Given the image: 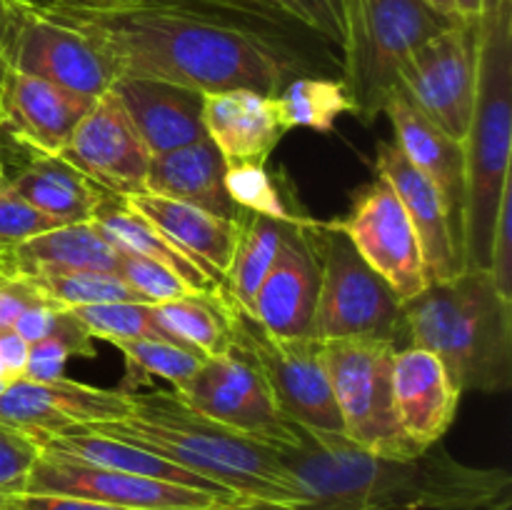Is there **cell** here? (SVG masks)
<instances>
[{"instance_id": "cell-45", "label": "cell", "mask_w": 512, "mask_h": 510, "mask_svg": "<svg viewBox=\"0 0 512 510\" xmlns=\"http://www.w3.org/2000/svg\"><path fill=\"white\" fill-rule=\"evenodd\" d=\"M60 308H63V305L53 303V300H48V298L38 300V303H33L30 308H25L23 313L15 318L13 330L28 345L38 343V340L48 338V335L53 333V325H55V318H58Z\"/></svg>"}, {"instance_id": "cell-18", "label": "cell", "mask_w": 512, "mask_h": 510, "mask_svg": "<svg viewBox=\"0 0 512 510\" xmlns=\"http://www.w3.org/2000/svg\"><path fill=\"white\" fill-rule=\"evenodd\" d=\"M383 115H388L395 130V145L403 150L420 175L433 183L448 210L455 238L465 250V153L463 145L445 135L408 95L395 85L385 103Z\"/></svg>"}, {"instance_id": "cell-17", "label": "cell", "mask_w": 512, "mask_h": 510, "mask_svg": "<svg viewBox=\"0 0 512 510\" xmlns=\"http://www.w3.org/2000/svg\"><path fill=\"white\" fill-rule=\"evenodd\" d=\"M128 410L130 395L123 390L98 388L70 378L50 383L18 378L10 380L0 393V423L28 433L30 438L118 420L128 415Z\"/></svg>"}, {"instance_id": "cell-55", "label": "cell", "mask_w": 512, "mask_h": 510, "mask_svg": "<svg viewBox=\"0 0 512 510\" xmlns=\"http://www.w3.org/2000/svg\"><path fill=\"white\" fill-rule=\"evenodd\" d=\"M5 185V173H3V160H0V188Z\"/></svg>"}, {"instance_id": "cell-42", "label": "cell", "mask_w": 512, "mask_h": 510, "mask_svg": "<svg viewBox=\"0 0 512 510\" xmlns=\"http://www.w3.org/2000/svg\"><path fill=\"white\" fill-rule=\"evenodd\" d=\"M488 273L495 288L512 300V180L505 185L503 200L498 208V220L493 230V245H490Z\"/></svg>"}, {"instance_id": "cell-46", "label": "cell", "mask_w": 512, "mask_h": 510, "mask_svg": "<svg viewBox=\"0 0 512 510\" xmlns=\"http://www.w3.org/2000/svg\"><path fill=\"white\" fill-rule=\"evenodd\" d=\"M28 348L30 345L13 328H0V368H3L8 383L23 378Z\"/></svg>"}, {"instance_id": "cell-53", "label": "cell", "mask_w": 512, "mask_h": 510, "mask_svg": "<svg viewBox=\"0 0 512 510\" xmlns=\"http://www.w3.org/2000/svg\"><path fill=\"white\" fill-rule=\"evenodd\" d=\"M10 498H13V495H5V493H0V510H8V505H10Z\"/></svg>"}, {"instance_id": "cell-21", "label": "cell", "mask_w": 512, "mask_h": 510, "mask_svg": "<svg viewBox=\"0 0 512 510\" xmlns=\"http://www.w3.org/2000/svg\"><path fill=\"white\" fill-rule=\"evenodd\" d=\"M463 390L450 378L448 368L425 348L395 350L393 400L400 428L415 448L440 443L458 413Z\"/></svg>"}, {"instance_id": "cell-23", "label": "cell", "mask_w": 512, "mask_h": 510, "mask_svg": "<svg viewBox=\"0 0 512 510\" xmlns=\"http://www.w3.org/2000/svg\"><path fill=\"white\" fill-rule=\"evenodd\" d=\"M203 128L228 165H265L285 135L273 98L245 88L205 95Z\"/></svg>"}, {"instance_id": "cell-40", "label": "cell", "mask_w": 512, "mask_h": 510, "mask_svg": "<svg viewBox=\"0 0 512 510\" xmlns=\"http://www.w3.org/2000/svg\"><path fill=\"white\" fill-rule=\"evenodd\" d=\"M40 458V445L28 433L0 423V493L18 495L25 490L35 460Z\"/></svg>"}, {"instance_id": "cell-5", "label": "cell", "mask_w": 512, "mask_h": 510, "mask_svg": "<svg viewBox=\"0 0 512 510\" xmlns=\"http://www.w3.org/2000/svg\"><path fill=\"white\" fill-rule=\"evenodd\" d=\"M478 88L465 153V270H488L512 158V13L478 23Z\"/></svg>"}, {"instance_id": "cell-41", "label": "cell", "mask_w": 512, "mask_h": 510, "mask_svg": "<svg viewBox=\"0 0 512 510\" xmlns=\"http://www.w3.org/2000/svg\"><path fill=\"white\" fill-rule=\"evenodd\" d=\"M270 5L293 18L295 23L305 25L313 33L343 45V13L340 0H268Z\"/></svg>"}, {"instance_id": "cell-30", "label": "cell", "mask_w": 512, "mask_h": 510, "mask_svg": "<svg viewBox=\"0 0 512 510\" xmlns=\"http://www.w3.org/2000/svg\"><path fill=\"white\" fill-rule=\"evenodd\" d=\"M155 315L180 345L203 358L223 355L233 348L230 295L223 285L158 303Z\"/></svg>"}, {"instance_id": "cell-50", "label": "cell", "mask_w": 512, "mask_h": 510, "mask_svg": "<svg viewBox=\"0 0 512 510\" xmlns=\"http://www.w3.org/2000/svg\"><path fill=\"white\" fill-rule=\"evenodd\" d=\"M455 10L460 18L475 20L480 15V0H455Z\"/></svg>"}, {"instance_id": "cell-37", "label": "cell", "mask_w": 512, "mask_h": 510, "mask_svg": "<svg viewBox=\"0 0 512 510\" xmlns=\"http://www.w3.org/2000/svg\"><path fill=\"white\" fill-rule=\"evenodd\" d=\"M225 188H228L230 200L240 210H245V213L265 215V218L285 220V223L308 218V215H295L285 205L283 195H280L278 185H275L273 175L265 170V165H228V170H225Z\"/></svg>"}, {"instance_id": "cell-27", "label": "cell", "mask_w": 512, "mask_h": 510, "mask_svg": "<svg viewBox=\"0 0 512 510\" xmlns=\"http://www.w3.org/2000/svg\"><path fill=\"white\" fill-rule=\"evenodd\" d=\"M33 440L40 445V450H55V453L70 455V458L83 460V463L98 465V468L143 475V478L165 480V483L188 485V488L210 490V493H225L223 488L213 485L210 480L170 463L163 455L150 453V450L140 448V445L125 443V440L113 438V435H103L98 430L80 428V425L78 428L60 430V433L38 435Z\"/></svg>"}, {"instance_id": "cell-25", "label": "cell", "mask_w": 512, "mask_h": 510, "mask_svg": "<svg viewBox=\"0 0 512 510\" xmlns=\"http://www.w3.org/2000/svg\"><path fill=\"white\" fill-rule=\"evenodd\" d=\"M228 163L210 138L150 158L145 193L195 205L218 218L238 220L245 210L230 200L225 188Z\"/></svg>"}, {"instance_id": "cell-12", "label": "cell", "mask_w": 512, "mask_h": 510, "mask_svg": "<svg viewBox=\"0 0 512 510\" xmlns=\"http://www.w3.org/2000/svg\"><path fill=\"white\" fill-rule=\"evenodd\" d=\"M175 395L215 423L263 440L275 450L295 440L293 423L278 413L263 375L235 348L205 358L193 378L175 388Z\"/></svg>"}, {"instance_id": "cell-10", "label": "cell", "mask_w": 512, "mask_h": 510, "mask_svg": "<svg viewBox=\"0 0 512 510\" xmlns=\"http://www.w3.org/2000/svg\"><path fill=\"white\" fill-rule=\"evenodd\" d=\"M23 493L75 495L133 510H258L230 493L98 468L55 450H40Z\"/></svg>"}, {"instance_id": "cell-22", "label": "cell", "mask_w": 512, "mask_h": 510, "mask_svg": "<svg viewBox=\"0 0 512 510\" xmlns=\"http://www.w3.org/2000/svg\"><path fill=\"white\" fill-rule=\"evenodd\" d=\"M110 93L153 155L208 138L203 128L205 95L153 78H115Z\"/></svg>"}, {"instance_id": "cell-2", "label": "cell", "mask_w": 512, "mask_h": 510, "mask_svg": "<svg viewBox=\"0 0 512 510\" xmlns=\"http://www.w3.org/2000/svg\"><path fill=\"white\" fill-rule=\"evenodd\" d=\"M278 448L300 490L293 508L265 510H483L505 498L510 473L475 468L435 443L413 458H390L350 443L343 433L295 425Z\"/></svg>"}, {"instance_id": "cell-8", "label": "cell", "mask_w": 512, "mask_h": 510, "mask_svg": "<svg viewBox=\"0 0 512 510\" xmlns=\"http://www.w3.org/2000/svg\"><path fill=\"white\" fill-rule=\"evenodd\" d=\"M343 435L358 448L390 458L423 453L400 428L393 400L395 343L378 338L320 340Z\"/></svg>"}, {"instance_id": "cell-11", "label": "cell", "mask_w": 512, "mask_h": 510, "mask_svg": "<svg viewBox=\"0 0 512 510\" xmlns=\"http://www.w3.org/2000/svg\"><path fill=\"white\" fill-rule=\"evenodd\" d=\"M398 88L453 140L463 145L478 88V25L458 20L405 58Z\"/></svg>"}, {"instance_id": "cell-6", "label": "cell", "mask_w": 512, "mask_h": 510, "mask_svg": "<svg viewBox=\"0 0 512 510\" xmlns=\"http://www.w3.org/2000/svg\"><path fill=\"white\" fill-rule=\"evenodd\" d=\"M340 13L343 83L353 113L365 125L383 115L405 58L425 40L463 20L440 13L425 0H340Z\"/></svg>"}, {"instance_id": "cell-14", "label": "cell", "mask_w": 512, "mask_h": 510, "mask_svg": "<svg viewBox=\"0 0 512 510\" xmlns=\"http://www.w3.org/2000/svg\"><path fill=\"white\" fill-rule=\"evenodd\" d=\"M333 225L348 235L360 258L403 303L428 285L418 233L395 190L380 175L355 198L353 210Z\"/></svg>"}, {"instance_id": "cell-16", "label": "cell", "mask_w": 512, "mask_h": 510, "mask_svg": "<svg viewBox=\"0 0 512 510\" xmlns=\"http://www.w3.org/2000/svg\"><path fill=\"white\" fill-rule=\"evenodd\" d=\"M313 218L283 225L278 255L253 300V318L283 338H313L318 308L320 258L313 238Z\"/></svg>"}, {"instance_id": "cell-1", "label": "cell", "mask_w": 512, "mask_h": 510, "mask_svg": "<svg viewBox=\"0 0 512 510\" xmlns=\"http://www.w3.org/2000/svg\"><path fill=\"white\" fill-rule=\"evenodd\" d=\"M38 10V8H35ZM90 40L115 78H153L198 93L255 90L290 80V58L258 30L155 0L110 10H43Z\"/></svg>"}, {"instance_id": "cell-32", "label": "cell", "mask_w": 512, "mask_h": 510, "mask_svg": "<svg viewBox=\"0 0 512 510\" xmlns=\"http://www.w3.org/2000/svg\"><path fill=\"white\" fill-rule=\"evenodd\" d=\"M275 115L283 130L313 128L330 133L340 115L353 113L348 88L343 80L333 78H293L273 95Z\"/></svg>"}, {"instance_id": "cell-48", "label": "cell", "mask_w": 512, "mask_h": 510, "mask_svg": "<svg viewBox=\"0 0 512 510\" xmlns=\"http://www.w3.org/2000/svg\"><path fill=\"white\" fill-rule=\"evenodd\" d=\"M15 0H0V88H3L5 73H8V40L13 28Z\"/></svg>"}, {"instance_id": "cell-7", "label": "cell", "mask_w": 512, "mask_h": 510, "mask_svg": "<svg viewBox=\"0 0 512 510\" xmlns=\"http://www.w3.org/2000/svg\"><path fill=\"white\" fill-rule=\"evenodd\" d=\"M313 238L320 258L313 338H378L403 348V300L398 293L360 258L348 235L333 223L315 220Z\"/></svg>"}, {"instance_id": "cell-54", "label": "cell", "mask_w": 512, "mask_h": 510, "mask_svg": "<svg viewBox=\"0 0 512 510\" xmlns=\"http://www.w3.org/2000/svg\"><path fill=\"white\" fill-rule=\"evenodd\" d=\"M0 275H5V248H0Z\"/></svg>"}, {"instance_id": "cell-57", "label": "cell", "mask_w": 512, "mask_h": 510, "mask_svg": "<svg viewBox=\"0 0 512 510\" xmlns=\"http://www.w3.org/2000/svg\"><path fill=\"white\" fill-rule=\"evenodd\" d=\"M5 385H8V383H0V393H3V388H5Z\"/></svg>"}, {"instance_id": "cell-9", "label": "cell", "mask_w": 512, "mask_h": 510, "mask_svg": "<svg viewBox=\"0 0 512 510\" xmlns=\"http://www.w3.org/2000/svg\"><path fill=\"white\" fill-rule=\"evenodd\" d=\"M230 330L233 348L258 368L285 420L325 433H343V418L330 388L320 340L273 335L253 313L235 305L233 298Z\"/></svg>"}, {"instance_id": "cell-39", "label": "cell", "mask_w": 512, "mask_h": 510, "mask_svg": "<svg viewBox=\"0 0 512 510\" xmlns=\"http://www.w3.org/2000/svg\"><path fill=\"white\" fill-rule=\"evenodd\" d=\"M53 228H60L58 220L40 213L8 185L0 188V248H15V245Z\"/></svg>"}, {"instance_id": "cell-15", "label": "cell", "mask_w": 512, "mask_h": 510, "mask_svg": "<svg viewBox=\"0 0 512 510\" xmlns=\"http://www.w3.org/2000/svg\"><path fill=\"white\" fill-rule=\"evenodd\" d=\"M60 158L68 160L105 193L128 198L145 193V175L153 153L145 148L123 105L108 90L93 100L60 150Z\"/></svg>"}, {"instance_id": "cell-36", "label": "cell", "mask_w": 512, "mask_h": 510, "mask_svg": "<svg viewBox=\"0 0 512 510\" xmlns=\"http://www.w3.org/2000/svg\"><path fill=\"white\" fill-rule=\"evenodd\" d=\"M40 293L63 308H83V305L103 303H128V300H143L123 283L118 273L105 270H75V273H53L28 278Z\"/></svg>"}, {"instance_id": "cell-47", "label": "cell", "mask_w": 512, "mask_h": 510, "mask_svg": "<svg viewBox=\"0 0 512 510\" xmlns=\"http://www.w3.org/2000/svg\"><path fill=\"white\" fill-rule=\"evenodd\" d=\"M20 3L38 10H110L140 3V0H20Z\"/></svg>"}, {"instance_id": "cell-29", "label": "cell", "mask_w": 512, "mask_h": 510, "mask_svg": "<svg viewBox=\"0 0 512 510\" xmlns=\"http://www.w3.org/2000/svg\"><path fill=\"white\" fill-rule=\"evenodd\" d=\"M93 223L103 230L105 238L113 245H118L123 253L140 255V258L155 260V263L165 265L173 270L175 275L190 283L198 290H213L220 288L218 283L205 275V270L198 263L188 258L178 245L170 243L148 218L138 213L133 205L120 195L105 193L103 200L98 203L93 213Z\"/></svg>"}, {"instance_id": "cell-20", "label": "cell", "mask_w": 512, "mask_h": 510, "mask_svg": "<svg viewBox=\"0 0 512 510\" xmlns=\"http://www.w3.org/2000/svg\"><path fill=\"white\" fill-rule=\"evenodd\" d=\"M375 168H378L380 178L395 190L410 223H413L415 233H418L428 283H440V280L455 278L458 273H463V243L455 238L448 210H445L433 183L410 165V160L395 145V140L393 143L380 140L378 153H375Z\"/></svg>"}, {"instance_id": "cell-34", "label": "cell", "mask_w": 512, "mask_h": 510, "mask_svg": "<svg viewBox=\"0 0 512 510\" xmlns=\"http://www.w3.org/2000/svg\"><path fill=\"white\" fill-rule=\"evenodd\" d=\"M70 355L95 358L98 350H95L93 335L85 328L83 320L70 308H60L53 333L38 343H30L23 378L33 380V383H50V380L65 378V363H68Z\"/></svg>"}, {"instance_id": "cell-31", "label": "cell", "mask_w": 512, "mask_h": 510, "mask_svg": "<svg viewBox=\"0 0 512 510\" xmlns=\"http://www.w3.org/2000/svg\"><path fill=\"white\" fill-rule=\"evenodd\" d=\"M283 225L285 220L265 218V215L255 213L243 215L238 243H235V253L228 273H225L223 288L228 290L235 305H240L248 313L253 308L260 283L268 275L270 265L275 263L280 238H283Z\"/></svg>"}, {"instance_id": "cell-19", "label": "cell", "mask_w": 512, "mask_h": 510, "mask_svg": "<svg viewBox=\"0 0 512 510\" xmlns=\"http://www.w3.org/2000/svg\"><path fill=\"white\" fill-rule=\"evenodd\" d=\"M93 98L8 70L0 88V130H8L33 153L60 155Z\"/></svg>"}, {"instance_id": "cell-28", "label": "cell", "mask_w": 512, "mask_h": 510, "mask_svg": "<svg viewBox=\"0 0 512 510\" xmlns=\"http://www.w3.org/2000/svg\"><path fill=\"white\" fill-rule=\"evenodd\" d=\"M5 185L60 225L93 220L95 208L105 195L103 188L85 178L68 160L45 153H35L15 178L5 180Z\"/></svg>"}, {"instance_id": "cell-35", "label": "cell", "mask_w": 512, "mask_h": 510, "mask_svg": "<svg viewBox=\"0 0 512 510\" xmlns=\"http://www.w3.org/2000/svg\"><path fill=\"white\" fill-rule=\"evenodd\" d=\"M93 338H103L108 343L113 340H165V343L180 345L170 335V330L155 315V305L138 303H103V305H83V308H70ZM185 348V345H183Z\"/></svg>"}, {"instance_id": "cell-56", "label": "cell", "mask_w": 512, "mask_h": 510, "mask_svg": "<svg viewBox=\"0 0 512 510\" xmlns=\"http://www.w3.org/2000/svg\"><path fill=\"white\" fill-rule=\"evenodd\" d=\"M0 383H8V378H5V373H3V368H0Z\"/></svg>"}, {"instance_id": "cell-3", "label": "cell", "mask_w": 512, "mask_h": 510, "mask_svg": "<svg viewBox=\"0 0 512 510\" xmlns=\"http://www.w3.org/2000/svg\"><path fill=\"white\" fill-rule=\"evenodd\" d=\"M80 428L163 455L258 510L300 503L298 485L273 445L215 423L185 405L175 390L133 393L128 415Z\"/></svg>"}, {"instance_id": "cell-49", "label": "cell", "mask_w": 512, "mask_h": 510, "mask_svg": "<svg viewBox=\"0 0 512 510\" xmlns=\"http://www.w3.org/2000/svg\"><path fill=\"white\" fill-rule=\"evenodd\" d=\"M508 13H512V0H480V15L475 20L478 23H490V20Z\"/></svg>"}, {"instance_id": "cell-24", "label": "cell", "mask_w": 512, "mask_h": 510, "mask_svg": "<svg viewBox=\"0 0 512 510\" xmlns=\"http://www.w3.org/2000/svg\"><path fill=\"white\" fill-rule=\"evenodd\" d=\"M125 200L143 218H148L170 243L178 245L193 263H198L213 283H225L245 213L238 220L218 218L195 205L160 198L153 193H135Z\"/></svg>"}, {"instance_id": "cell-4", "label": "cell", "mask_w": 512, "mask_h": 510, "mask_svg": "<svg viewBox=\"0 0 512 510\" xmlns=\"http://www.w3.org/2000/svg\"><path fill=\"white\" fill-rule=\"evenodd\" d=\"M405 345L438 355L460 390L505 393L512 385V300L488 270L428 283L403 303Z\"/></svg>"}, {"instance_id": "cell-13", "label": "cell", "mask_w": 512, "mask_h": 510, "mask_svg": "<svg viewBox=\"0 0 512 510\" xmlns=\"http://www.w3.org/2000/svg\"><path fill=\"white\" fill-rule=\"evenodd\" d=\"M8 68L93 100L108 93L115 80L108 60L85 35L20 0L10 28Z\"/></svg>"}, {"instance_id": "cell-52", "label": "cell", "mask_w": 512, "mask_h": 510, "mask_svg": "<svg viewBox=\"0 0 512 510\" xmlns=\"http://www.w3.org/2000/svg\"><path fill=\"white\" fill-rule=\"evenodd\" d=\"M488 510H510V498H508V495H505V498H500L498 503L490 505Z\"/></svg>"}, {"instance_id": "cell-38", "label": "cell", "mask_w": 512, "mask_h": 510, "mask_svg": "<svg viewBox=\"0 0 512 510\" xmlns=\"http://www.w3.org/2000/svg\"><path fill=\"white\" fill-rule=\"evenodd\" d=\"M118 275L123 278V283L128 285L140 300H143V303H150V305L183 298V295H190V293H200L198 288L185 283V280L180 278V275H175L173 270L155 263V260L140 258V255L123 253Z\"/></svg>"}, {"instance_id": "cell-26", "label": "cell", "mask_w": 512, "mask_h": 510, "mask_svg": "<svg viewBox=\"0 0 512 510\" xmlns=\"http://www.w3.org/2000/svg\"><path fill=\"white\" fill-rule=\"evenodd\" d=\"M120 260H123V250L110 243L93 220H88V223L60 225L15 248H8L5 250V275L38 278V275L75 273V270L118 273Z\"/></svg>"}, {"instance_id": "cell-44", "label": "cell", "mask_w": 512, "mask_h": 510, "mask_svg": "<svg viewBox=\"0 0 512 510\" xmlns=\"http://www.w3.org/2000/svg\"><path fill=\"white\" fill-rule=\"evenodd\" d=\"M8 510H133L120 505L100 503L75 495H45V493H18L10 498Z\"/></svg>"}, {"instance_id": "cell-51", "label": "cell", "mask_w": 512, "mask_h": 510, "mask_svg": "<svg viewBox=\"0 0 512 510\" xmlns=\"http://www.w3.org/2000/svg\"><path fill=\"white\" fill-rule=\"evenodd\" d=\"M428 5H433L435 10H440V13L445 15H453V18H460L458 10H455V0H425Z\"/></svg>"}, {"instance_id": "cell-33", "label": "cell", "mask_w": 512, "mask_h": 510, "mask_svg": "<svg viewBox=\"0 0 512 510\" xmlns=\"http://www.w3.org/2000/svg\"><path fill=\"white\" fill-rule=\"evenodd\" d=\"M115 348L123 353L125 375L118 390L133 395L143 385H153L155 378L168 380L173 388H180L203 365V355L183 345L165 343V340H113Z\"/></svg>"}, {"instance_id": "cell-43", "label": "cell", "mask_w": 512, "mask_h": 510, "mask_svg": "<svg viewBox=\"0 0 512 510\" xmlns=\"http://www.w3.org/2000/svg\"><path fill=\"white\" fill-rule=\"evenodd\" d=\"M38 300H45V295L28 278L0 275V328H13L15 318Z\"/></svg>"}]
</instances>
